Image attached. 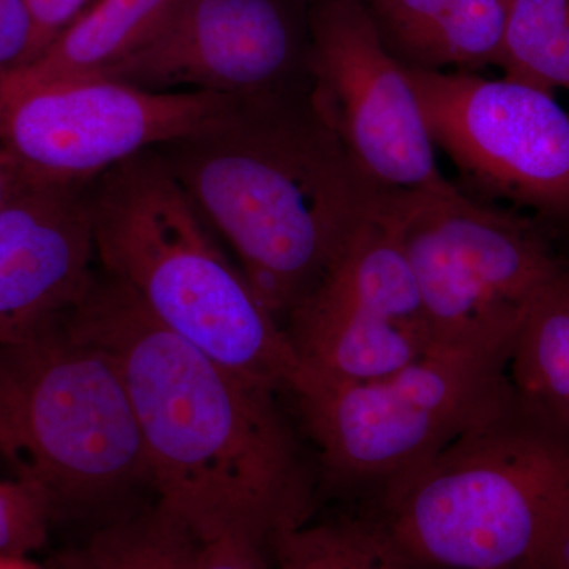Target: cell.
I'll return each mask as SVG.
<instances>
[{"instance_id":"cell-1","label":"cell","mask_w":569,"mask_h":569,"mask_svg":"<svg viewBox=\"0 0 569 569\" xmlns=\"http://www.w3.org/2000/svg\"><path fill=\"white\" fill-rule=\"evenodd\" d=\"M63 325L114 362L157 503L201 541L241 533L269 546L312 520L316 475L276 391L174 335L99 264Z\"/></svg>"},{"instance_id":"cell-2","label":"cell","mask_w":569,"mask_h":569,"mask_svg":"<svg viewBox=\"0 0 569 569\" xmlns=\"http://www.w3.org/2000/svg\"><path fill=\"white\" fill-rule=\"evenodd\" d=\"M153 149L282 326L391 192L351 159L312 78L238 97L200 132Z\"/></svg>"},{"instance_id":"cell-3","label":"cell","mask_w":569,"mask_h":569,"mask_svg":"<svg viewBox=\"0 0 569 569\" xmlns=\"http://www.w3.org/2000/svg\"><path fill=\"white\" fill-rule=\"evenodd\" d=\"M361 515L408 568L546 569L569 518V438L512 392Z\"/></svg>"},{"instance_id":"cell-4","label":"cell","mask_w":569,"mask_h":569,"mask_svg":"<svg viewBox=\"0 0 569 569\" xmlns=\"http://www.w3.org/2000/svg\"><path fill=\"white\" fill-rule=\"evenodd\" d=\"M97 264L126 283L174 335L242 376L293 391L299 362L279 320L156 149L89 183Z\"/></svg>"},{"instance_id":"cell-5","label":"cell","mask_w":569,"mask_h":569,"mask_svg":"<svg viewBox=\"0 0 569 569\" xmlns=\"http://www.w3.org/2000/svg\"><path fill=\"white\" fill-rule=\"evenodd\" d=\"M0 459L48 498L56 519L149 485L114 362L63 321L0 342Z\"/></svg>"},{"instance_id":"cell-6","label":"cell","mask_w":569,"mask_h":569,"mask_svg":"<svg viewBox=\"0 0 569 569\" xmlns=\"http://www.w3.org/2000/svg\"><path fill=\"white\" fill-rule=\"evenodd\" d=\"M385 216L417 280L433 348L509 358L535 299L567 264L546 223L452 182L391 190Z\"/></svg>"},{"instance_id":"cell-7","label":"cell","mask_w":569,"mask_h":569,"mask_svg":"<svg viewBox=\"0 0 569 569\" xmlns=\"http://www.w3.org/2000/svg\"><path fill=\"white\" fill-rule=\"evenodd\" d=\"M508 362L507 356L432 348L388 376L301 381L291 396L326 482L377 496L507 402L515 392Z\"/></svg>"},{"instance_id":"cell-8","label":"cell","mask_w":569,"mask_h":569,"mask_svg":"<svg viewBox=\"0 0 569 569\" xmlns=\"http://www.w3.org/2000/svg\"><path fill=\"white\" fill-rule=\"evenodd\" d=\"M433 144L462 192L569 222V112L530 82L407 67Z\"/></svg>"},{"instance_id":"cell-9","label":"cell","mask_w":569,"mask_h":569,"mask_svg":"<svg viewBox=\"0 0 569 569\" xmlns=\"http://www.w3.org/2000/svg\"><path fill=\"white\" fill-rule=\"evenodd\" d=\"M238 97L152 92L96 78L18 84L0 74V152L26 183L80 186L219 119Z\"/></svg>"},{"instance_id":"cell-10","label":"cell","mask_w":569,"mask_h":569,"mask_svg":"<svg viewBox=\"0 0 569 569\" xmlns=\"http://www.w3.org/2000/svg\"><path fill=\"white\" fill-rule=\"evenodd\" d=\"M283 329L299 362L296 385L373 380L432 350L417 280L385 209L355 234Z\"/></svg>"},{"instance_id":"cell-11","label":"cell","mask_w":569,"mask_h":569,"mask_svg":"<svg viewBox=\"0 0 569 569\" xmlns=\"http://www.w3.org/2000/svg\"><path fill=\"white\" fill-rule=\"evenodd\" d=\"M309 73L326 118L380 189L451 183L438 168L407 66L389 50L365 2H310Z\"/></svg>"},{"instance_id":"cell-12","label":"cell","mask_w":569,"mask_h":569,"mask_svg":"<svg viewBox=\"0 0 569 569\" xmlns=\"http://www.w3.org/2000/svg\"><path fill=\"white\" fill-rule=\"evenodd\" d=\"M312 0H171L104 80L152 92L249 97L310 80Z\"/></svg>"},{"instance_id":"cell-13","label":"cell","mask_w":569,"mask_h":569,"mask_svg":"<svg viewBox=\"0 0 569 569\" xmlns=\"http://www.w3.org/2000/svg\"><path fill=\"white\" fill-rule=\"evenodd\" d=\"M96 271L89 183H26L0 211V342L61 325Z\"/></svg>"},{"instance_id":"cell-14","label":"cell","mask_w":569,"mask_h":569,"mask_svg":"<svg viewBox=\"0 0 569 569\" xmlns=\"http://www.w3.org/2000/svg\"><path fill=\"white\" fill-rule=\"evenodd\" d=\"M171 0H97L33 61L2 71L18 84L96 80L153 32Z\"/></svg>"},{"instance_id":"cell-15","label":"cell","mask_w":569,"mask_h":569,"mask_svg":"<svg viewBox=\"0 0 569 569\" xmlns=\"http://www.w3.org/2000/svg\"><path fill=\"white\" fill-rule=\"evenodd\" d=\"M508 377L520 403L569 438V261L520 326Z\"/></svg>"},{"instance_id":"cell-16","label":"cell","mask_w":569,"mask_h":569,"mask_svg":"<svg viewBox=\"0 0 569 569\" xmlns=\"http://www.w3.org/2000/svg\"><path fill=\"white\" fill-rule=\"evenodd\" d=\"M204 542L162 505L112 519L51 569H198Z\"/></svg>"},{"instance_id":"cell-17","label":"cell","mask_w":569,"mask_h":569,"mask_svg":"<svg viewBox=\"0 0 569 569\" xmlns=\"http://www.w3.org/2000/svg\"><path fill=\"white\" fill-rule=\"evenodd\" d=\"M515 0H452L429 28L392 52L403 66L477 73L498 66Z\"/></svg>"},{"instance_id":"cell-18","label":"cell","mask_w":569,"mask_h":569,"mask_svg":"<svg viewBox=\"0 0 569 569\" xmlns=\"http://www.w3.org/2000/svg\"><path fill=\"white\" fill-rule=\"evenodd\" d=\"M268 549L274 569H411L362 515L309 520L272 537Z\"/></svg>"},{"instance_id":"cell-19","label":"cell","mask_w":569,"mask_h":569,"mask_svg":"<svg viewBox=\"0 0 569 569\" xmlns=\"http://www.w3.org/2000/svg\"><path fill=\"white\" fill-rule=\"evenodd\" d=\"M498 67L512 80L569 92V0H515Z\"/></svg>"},{"instance_id":"cell-20","label":"cell","mask_w":569,"mask_h":569,"mask_svg":"<svg viewBox=\"0 0 569 569\" xmlns=\"http://www.w3.org/2000/svg\"><path fill=\"white\" fill-rule=\"evenodd\" d=\"M452 0H369L367 9L391 52L429 28Z\"/></svg>"},{"instance_id":"cell-21","label":"cell","mask_w":569,"mask_h":569,"mask_svg":"<svg viewBox=\"0 0 569 569\" xmlns=\"http://www.w3.org/2000/svg\"><path fill=\"white\" fill-rule=\"evenodd\" d=\"M198 569H274V565L263 541L231 533L204 542Z\"/></svg>"},{"instance_id":"cell-22","label":"cell","mask_w":569,"mask_h":569,"mask_svg":"<svg viewBox=\"0 0 569 569\" xmlns=\"http://www.w3.org/2000/svg\"><path fill=\"white\" fill-rule=\"evenodd\" d=\"M33 29L24 0H0V73L31 59Z\"/></svg>"},{"instance_id":"cell-23","label":"cell","mask_w":569,"mask_h":569,"mask_svg":"<svg viewBox=\"0 0 569 569\" xmlns=\"http://www.w3.org/2000/svg\"><path fill=\"white\" fill-rule=\"evenodd\" d=\"M24 3L31 14L33 29L31 62L80 17L88 0H24Z\"/></svg>"},{"instance_id":"cell-24","label":"cell","mask_w":569,"mask_h":569,"mask_svg":"<svg viewBox=\"0 0 569 569\" xmlns=\"http://www.w3.org/2000/svg\"><path fill=\"white\" fill-rule=\"evenodd\" d=\"M26 186L14 168L11 167L7 157L0 152V211L17 197L18 192Z\"/></svg>"},{"instance_id":"cell-25","label":"cell","mask_w":569,"mask_h":569,"mask_svg":"<svg viewBox=\"0 0 569 569\" xmlns=\"http://www.w3.org/2000/svg\"><path fill=\"white\" fill-rule=\"evenodd\" d=\"M546 569H569V518L553 545Z\"/></svg>"},{"instance_id":"cell-26","label":"cell","mask_w":569,"mask_h":569,"mask_svg":"<svg viewBox=\"0 0 569 569\" xmlns=\"http://www.w3.org/2000/svg\"><path fill=\"white\" fill-rule=\"evenodd\" d=\"M0 569H51L41 567L29 559V557L10 556V553H0Z\"/></svg>"},{"instance_id":"cell-27","label":"cell","mask_w":569,"mask_h":569,"mask_svg":"<svg viewBox=\"0 0 569 569\" xmlns=\"http://www.w3.org/2000/svg\"><path fill=\"white\" fill-rule=\"evenodd\" d=\"M359 2H365L366 3V2H369V0H359Z\"/></svg>"},{"instance_id":"cell-28","label":"cell","mask_w":569,"mask_h":569,"mask_svg":"<svg viewBox=\"0 0 569 569\" xmlns=\"http://www.w3.org/2000/svg\"><path fill=\"white\" fill-rule=\"evenodd\" d=\"M411 569H413V568H411Z\"/></svg>"}]
</instances>
